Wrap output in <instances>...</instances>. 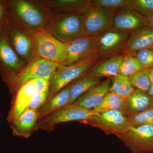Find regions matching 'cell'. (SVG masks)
I'll return each instance as SVG.
<instances>
[{
    "instance_id": "6da1fadb",
    "label": "cell",
    "mask_w": 153,
    "mask_h": 153,
    "mask_svg": "<svg viewBox=\"0 0 153 153\" xmlns=\"http://www.w3.org/2000/svg\"><path fill=\"white\" fill-rule=\"evenodd\" d=\"M100 57L98 55H95L72 65L60 64L49 80V96L47 100L71 81L81 77L95 65Z\"/></svg>"
},
{
    "instance_id": "7a4b0ae2",
    "label": "cell",
    "mask_w": 153,
    "mask_h": 153,
    "mask_svg": "<svg viewBox=\"0 0 153 153\" xmlns=\"http://www.w3.org/2000/svg\"><path fill=\"white\" fill-rule=\"evenodd\" d=\"M80 123L97 128L107 135L114 134L118 138L130 126L128 118L120 110L94 112L89 118Z\"/></svg>"
},
{
    "instance_id": "3957f363",
    "label": "cell",
    "mask_w": 153,
    "mask_h": 153,
    "mask_svg": "<svg viewBox=\"0 0 153 153\" xmlns=\"http://www.w3.org/2000/svg\"><path fill=\"white\" fill-rule=\"evenodd\" d=\"M60 64L44 59L34 61L20 73L4 80L13 92L19 90L26 82L36 78L50 80Z\"/></svg>"
},
{
    "instance_id": "277c9868",
    "label": "cell",
    "mask_w": 153,
    "mask_h": 153,
    "mask_svg": "<svg viewBox=\"0 0 153 153\" xmlns=\"http://www.w3.org/2000/svg\"><path fill=\"white\" fill-rule=\"evenodd\" d=\"M92 110L85 109L74 104L67 105L42 117L38 121V129L53 131L59 124L85 120L92 115Z\"/></svg>"
},
{
    "instance_id": "5b68a950",
    "label": "cell",
    "mask_w": 153,
    "mask_h": 153,
    "mask_svg": "<svg viewBox=\"0 0 153 153\" xmlns=\"http://www.w3.org/2000/svg\"><path fill=\"white\" fill-rule=\"evenodd\" d=\"M38 55L42 59L63 64L66 58V45L44 30L34 35Z\"/></svg>"
},
{
    "instance_id": "8992f818",
    "label": "cell",
    "mask_w": 153,
    "mask_h": 153,
    "mask_svg": "<svg viewBox=\"0 0 153 153\" xmlns=\"http://www.w3.org/2000/svg\"><path fill=\"white\" fill-rule=\"evenodd\" d=\"M116 10L91 7L83 16L82 36H98L112 28L114 17Z\"/></svg>"
},
{
    "instance_id": "52a82bcc",
    "label": "cell",
    "mask_w": 153,
    "mask_h": 153,
    "mask_svg": "<svg viewBox=\"0 0 153 153\" xmlns=\"http://www.w3.org/2000/svg\"><path fill=\"white\" fill-rule=\"evenodd\" d=\"M119 138L132 153H153V126H130Z\"/></svg>"
},
{
    "instance_id": "ba28073f",
    "label": "cell",
    "mask_w": 153,
    "mask_h": 153,
    "mask_svg": "<svg viewBox=\"0 0 153 153\" xmlns=\"http://www.w3.org/2000/svg\"><path fill=\"white\" fill-rule=\"evenodd\" d=\"M83 16L79 14L66 15L52 24V36L67 44L81 37L83 33Z\"/></svg>"
},
{
    "instance_id": "9c48e42d",
    "label": "cell",
    "mask_w": 153,
    "mask_h": 153,
    "mask_svg": "<svg viewBox=\"0 0 153 153\" xmlns=\"http://www.w3.org/2000/svg\"><path fill=\"white\" fill-rule=\"evenodd\" d=\"M129 38V33L112 28L96 36V53L100 56L116 54L123 50Z\"/></svg>"
},
{
    "instance_id": "30bf717a",
    "label": "cell",
    "mask_w": 153,
    "mask_h": 153,
    "mask_svg": "<svg viewBox=\"0 0 153 153\" xmlns=\"http://www.w3.org/2000/svg\"><path fill=\"white\" fill-rule=\"evenodd\" d=\"M96 36H82L66 44V58L63 65H70L97 55L96 53Z\"/></svg>"
},
{
    "instance_id": "8fae6325",
    "label": "cell",
    "mask_w": 153,
    "mask_h": 153,
    "mask_svg": "<svg viewBox=\"0 0 153 153\" xmlns=\"http://www.w3.org/2000/svg\"><path fill=\"white\" fill-rule=\"evenodd\" d=\"M23 64L11 46L6 31H2L0 33V68L4 71V80L14 76Z\"/></svg>"
},
{
    "instance_id": "7c38bea8",
    "label": "cell",
    "mask_w": 153,
    "mask_h": 153,
    "mask_svg": "<svg viewBox=\"0 0 153 153\" xmlns=\"http://www.w3.org/2000/svg\"><path fill=\"white\" fill-rule=\"evenodd\" d=\"M36 88L34 79L26 82L17 91L7 117L8 122H13L27 110L30 102L36 95Z\"/></svg>"
},
{
    "instance_id": "4fadbf2b",
    "label": "cell",
    "mask_w": 153,
    "mask_h": 153,
    "mask_svg": "<svg viewBox=\"0 0 153 153\" xmlns=\"http://www.w3.org/2000/svg\"><path fill=\"white\" fill-rule=\"evenodd\" d=\"M146 25V18L135 11L121 8L115 11L113 19V28L129 33H134L142 30Z\"/></svg>"
},
{
    "instance_id": "5bb4252c",
    "label": "cell",
    "mask_w": 153,
    "mask_h": 153,
    "mask_svg": "<svg viewBox=\"0 0 153 153\" xmlns=\"http://www.w3.org/2000/svg\"><path fill=\"white\" fill-rule=\"evenodd\" d=\"M111 78L100 82L80 96L73 104L88 110L94 109L101 103L111 85Z\"/></svg>"
},
{
    "instance_id": "9a60e30c",
    "label": "cell",
    "mask_w": 153,
    "mask_h": 153,
    "mask_svg": "<svg viewBox=\"0 0 153 153\" xmlns=\"http://www.w3.org/2000/svg\"><path fill=\"white\" fill-rule=\"evenodd\" d=\"M38 111L27 110L16 121L10 124L14 135L28 138L38 130Z\"/></svg>"
},
{
    "instance_id": "2e32d148",
    "label": "cell",
    "mask_w": 153,
    "mask_h": 153,
    "mask_svg": "<svg viewBox=\"0 0 153 153\" xmlns=\"http://www.w3.org/2000/svg\"><path fill=\"white\" fill-rule=\"evenodd\" d=\"M10 5L16 15L29 26L38 27L43 24L44 20L43 15L30 3L17 1L11 2Z\"/></svg>"
},
{
    "instance_id": "e0dca14e",
    "label": "cell",
    "mask_w": 153,
    "mask_h": 153,
    "mask_svg": "<svg viewBox=\"0 0 153 153\" xmlns=\"http://www.w3.org/2000/svg\"><path fill=\"white\" fill-rule=\"evenodd\" d=\"M153 108V97L147 92L135 89L126 100L122 112L127 117Z\"/></svg>"
},
{
    "instance_id": "ac0fdd59",
    "label": "cell",
    "mask_w": 153,
    "mask_h": 153,
    "mask_svg": "<svg viewBox=\"0 0 153 153\" xmlns=\"http://www.w3.org/2000/svg\"><path fill=\"white\" fill-rule=\"evenodd\" d=\"M153 45V29L144 28L129 38L124 50L125 53L133 54L140 50L150 48Z\"/></svg>"
},
{
    "instance_id": "d6986e66",
    "label": "cell",
    "mask_w": 153,
    "mask_h": 153,
    "mask_svg": "<svg viewBox=\"0 0 153 153\" xmlns=\"http://www.w3.org/2000/svg\"><path fill=\"white\" fill-rule=\"evenodd\" d=\"M123 57L122 56H115L98 63L82 76L100 78L102 77H114L119 74L120 67Z\"/></svg>"
},
{
    "instance_id": "ffe728a7",
    "label": "cell",
    "mask_w": 153,
    "mask_h": 153,
    "mask_svg": "<svg viewBox=\"0 0 153 153\" xmlns=\"http://www.w3.org/2000/svg\"><path fill=\"white\" fill-rule=\"evenodd\" d=\"M71 85L66 86L47 100L44 106L38 111L39 120L47 115L68 105L70 97Z\"/></svg>"
},
{
    "instance_id": "44dd1931",
    "label": "cell",
    "mask_w": 153,
    "mask_h": 153,
    "mask_svg": "<svg viewBox=\"0 0 153 153\" xmlns=\"http://www.w3.org/2000/svg\"><path fill=\"white\" fill-rule=\"evenodd\" d=\"M9 41L19 55L27 57L30 55L32 47L30 39L16 28L9 26L6 31Z\"/></svg>"
},
{
    "instance_id": "7402d4cb",
    "label": "cell",
    "mask_w": 153,
    "mask_h": 153,
    "mask_svg": "<svg viewBox=\"0 0 153 153\" xmlns=\"http://www.w3.org/2000/svg\"><path fill=\"white\" fill-rule=\"evenodd\" d=\"M100 78L82 76L71 84L70 97L68 105L72 104L83 94L100 82Z\"/></svg>"
},
{
    "instance_id": "603a6c76",
    "label": "cell",
    "mask_w": 153,
    "mask_h": 153,
    "mask_svg": "<svg viewBox=\"0 0 153 153\" xmlns=\"http://www.w3.org/2000/svg\"><path fill=\"white\" fill-rule=\"evenodd\" d=\"M112 80L109 92L115 94L124 99L128 98L134 90L128 76L118 74L113 77Z\"/></svg>"
},
{
    "instance_id": "cb8c5ba5",
    "label": "cell",
    "mask_w": 153,
    "mask_h": 153,
    "mask_svg": "<svg viewBox=\"0 0 153 153\" xmlns=\"http://www.w3.org/2000/svg\"><path fill=\"white\" fill-rule=\"evenodd\" d=\"M126 100L112 92H108L105 96L101 103L94 109V112L109 110H120L123 109Z\"/></svg>"
},
{
    "instance_id": "d4e9b609",
    "label": "cell",
    "mask_w": 153,
    "mask_h": 153,
    "mask_svg": "<svg viewBox=\"0 0 153 153\" xmlns=\"http://www.w3.org/2000/svg\"><path fill=\"white\" fill-rule=\"evenodd\" d=\"M129 78L134 88L148 93L152 85L149 76V68H143L131 75Z\"/></svg>"
},
{
    "instance_id": "484cf974",
    "label": "cell",
    "mask_w": 153,
    "mask_h": 153,
    "mask_svg": "<svg viewBox=\"0 0 153 153\" xmlns=\"http://www.w3.org/2000/svg\"><path fill=\"white\" fill-rule=\"evenodd\" d=\"M145 68L139 60L132 54L123 57L120 67L119 74L129 76Z\"/></svg>"
},
{
    "instance_id": "4316f807",
    "label": "cell",
    "mask_w": 153,
    "mask_h": 153,
    "mask_svg": "<svg viewBox=\"0 0 153 153\" xmlns=\"http://www.w3.org/2000/svg\"><path fill=\"white\" fill-rule=\"evenodd\" d=\"M130 126H153V108L128 117Z\"/></svg>"
},
{
    "instance_id": "83f0119b",
    "label": "cell",
    "mask_w": 153,
    "mask_h": 153,
    "mask_svg": "<svg viewBox=\"0 0 153 153\" xmlns=\"http://www.w3.org/2000/svg\"><path fill=\"white\" fill-rule=\"evenodd\" d=\"M128 8L146 16L153 13V0H130Z\"/></svg>"
},
{
    "instance_id": "f1b7e54d",
    "label": "cell",
    "mask_w": 153,
    "mask_h": 153,
    "mask_svg": "<svg viewBox=\"0 0 153 153\" xmlns=\"http://www.w3.org/2000/svg\"><path fill=\"white\" fill-rule=\"evenodd\" d=\"M130 1V0H94L91 1V6L117 10L128 7Z\"/></svg>"
},
{
    "instance_id": "f546056e",
    "label": "cell",
    "mask_w": 153,
    "mask_h": 153,
    "mask_svg": "<svg viewBox=\"0 0 153 153\" xmlns=\"http://www.w3.org/2000/svg\"><path fill=\"white\" fill-rule=\"evenodd\" d=\"M139 60L145 68L153 67V49L150 48L142 49L132 54Z\"/></svg>"
},
{
    "instance_id": "4dcf8cb0",
    "label": "cell",
    "mask_w": 153,
    "mask_h": 153,
    "mask_svg": "<svg viewBox=\"0 0 153 153\" xmlns=\"http://www.w3.org/2000/svg\"><path fill=\"white\" fill-rule=\"evenodd\" d=\"M49 96V88L36 96L30 102L27 110H39L47 102Z\"/></svg>"
},
{
    "instance_id": "1f68e13d",
    "label": "cell",
    "mask_w": 153,
    "mask_h": 153,
    "mask_svg": "<svg viewBox=\"0 0 153 153\" xmlns=\"http://www.w3.org/2000/svg\"><path fill=\"white\" fill-rule=\"evenodd\" d=\"M35 81L36 88V95L49 89V81L44 78H39L33 79Z\"/></svg>"
},
{
    "instance_id": "d6a6232c",
    "label": "cell",
    "mask_w": 153,
    "mask_h": 153,
    "mask_svg": "<svg viewBox=\"0 0 153 153\" xmlns=\"http://www.w3.org/2000/svg\"><path fill=\"white\" fill-rule=\"evenodd\" d=\"M5 14V5L1 1H0V33L1 32V27L2 25L3 21L4 19Z\"/></svg>"
},
{
    "instance_id": "836d02e7",
    "label": "cell",
    "mask_w": 153,
    "mask_h": 153,
    "mask_svg": "<svg viewBox=\"0 0 153 153\" xmlns=\"http://www.w3.org/2000/svg\"><path fill=\"white\" fill-rule=\"evenodd\" d=\"M146 23L148 27L153 29V13L146 16Z\"/></svg>"
},
{
    "instance_id": "e575fe53",
    "label": "cell",
    "mask_w": 153,
    "mask_h": 153,
    "mask_svg": "<svg viewBox=\"0 0 153 153\" xmlns=\"http://www.w3.org/2000/svg\"><path fill=\"white\" fill-rule=\"evenodd\" d=\"M149 76L152 85H153V67L149 68Z\"/></svg>"
},
{
    "instance_id": "d590c367",
    "label": "cell",
    "mask_w": 153,
    "mask_h": 153,
    "mask_svg": "<svg viewBox=\"0 0 153 153\" xmlns=\"http://www.w3.org/2000/svg\"><path fill=\"white\" fill-rule=\"evenodd\" d=\"M148 93L153 97V85H151L149 91H148Z\"/></svg>"
},
{
    "instance_id": "8d00e7d4",
    "label": "cell",
    "mask_w": 153,
    "mask_h": 153,
    "mask_svg": "<svg viewBox=\"0 0 153 153\" xmlns=\"http://www.w3.org/2000/svg\"><path fill=\"white\" fill-rule=\"evenodd\" d=\"M150 49H153V45L152 46V47H151Z\"/></svg>"
}]
</instances>
